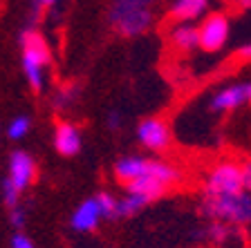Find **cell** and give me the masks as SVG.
<instances>
[{
  "mask_svg": "<svg viewBox=\"0 0 251 248\" xmlns=\"http://www.w3.org/2000/svg\"><path fill=\"white\" fill-rule=\"evenodd\" d=\"M200 212L206 222H225L231 226H251V192L233 195H202Z\"/></svg>",
  "mask_w": 251,
  "mask_h": 248,
  "instance_id": "obj_1",
  "label": "cell"
},
{
  "mask_svg": "<svg viewBox=\"0 0 251 248\" xmlns=\"http://www.w3.org/2000/svg\"><path fill=\"white\" fill-rule=\"evenodd\" d=\"M21 65L27 83L34 92H43L45 88V69L52 63L50 56V45L45 43L43 34L38 29H23L21 34Z\"/></svg>",
  "mask_w": 251,
  "mask_h": 248,
  "instance_id": "obj_2",
  "label": "cell"
},
{
  "mask_svg": "<svg viewBox=\"0 0 251 248\" xmlns=\"http://www.w3.org/2000/svg\"><path fill=\"white\" fill-rule=\"evenodd\" d=\"M182 179L179 170L175 165H171L168 161H162V159H151L148 157V165L144 175L139 179L126 183V192H132V195H139L144 197L148 203L159 199L168 188H173L177 181Z\"/></svg>",
  "mask_w": 251,
  "mask_h": 248,
  "instance_id": "obj_3",
  "label": "cell"
},
{
  "mask_svg": "<svg viewBox=\"0 0 251 248\" xmlns=\"http://www.w3.org/2000/svg\"><path fill=\"white\" fill-rule=\"evenodd\" d=\"M245 188V168L235 159H220L211 165L202 181V195H233Z\"/></svg>",
  "mask_w": 251,
  "mask_h": 248,
  "instance_id": "obj_4",
  "label": "cell"
},
{
  "mask_svg": "<svg viewBox=\"0 0 251 248\" xmlns=\"http://www.w3.org/2000/svg\"><path fill=\"white\" fill-rule=\"evenodd\" d=\"M108 21L119 36L135 38L151 29L152 11L146 7H110Z\"/></svg>",
  "mask_w": 251,
  "mask_h": 248,
  "instance_id": "obj_5",
  "label": "cell"
},
{
  "mask_svg": "<svg viewBox=\"0 0 251 248\" xmlns=\"http://www.w3.org/2000/svg\"><path fill=\"white\" fill-rule=\"evenodd\" d=\"M195 237L211 244L213 248H247L249 246V237H247L245 228L231 226V224H225V222H206L195 233Z\"/></svg>",
  "mask_w": 251,
  "mask_h": 248,
  "instance_id": "obj_6",
  "label": "cell"
},
{
  "mask_svg": "<svg viewBox=\"0 0 251 248\" xmlns=\"http://www.w3.org/2000/svg\"><path fill=\"white\" fill-rule=\"evenodd\" d=\"M231 25L225 14H209L200 23V47L204 52H220L229 43Z\"/></svg>",
  "mask_w": 251,
  "mask_h": 248,
  "instance_id": "obj_7",
  "label": "cell"
},
{
  "mask_svg": "<svg viewBox=\"0 0 251 248\" xmlns=\"http://www.w3.org/2000/svg\"><path fill=\"white\" fill-rule=\"evenodd\" d=\"M242 105H251V83H231L211 96L209 108L215 114L235 112Z\"/></svg>",
  "mask_w": 251,
  "mask_h": 248,
  "instance_id": "obj_8",
  "label": "cell"
},
{
  "mask_svg": "<svg viewBox=\"0 0 251 248\" xmlns=\"http://www.w3.org/2000/svg\"><path fill=\"white\" fill-rule=\"evenodd\" d=\"M137 139H139L141 148H146L148 152H164L171 145V130H168L166 121L157 119V116H148L137 125Z\"/></svg>",
  "mask_w": 251,
  "mask_h": 248,
  "instance_id": "obj_9",
  "label": "cell"
},
{
  "mask_svg": "<svg viewBox=\"0 0 251 248\" xmlns=\"http://www.w3.org/2000/svg\"><path fill=\"white\" fill-rule=\"evenodd\" d=\"M14 186L18 190H27V188L36 181V161L31 159L29 152L25 150H14L9 157V172H7Z\"/></svg>",
  "mask_w": 251,
  "mask_h": 248,
  "instance_id": "obj_10",
  "label": "cell"
},
{
  "mask_svg": "<svg viewBox=\"0 0 251 248\" xmlns=\"http://www.w3.org/2000/svg\"><path fill=\"white\" fill-rule=\"evenodd\" d=\"M101 219H103V212L99 208L97 197H92V199H85V202H81L74 208L72 217H70V226L76 233H90V230H94V228L99 226Z\"/></svg>",
  "mask_w": 251,
  "mask_h": 248,
  "instance_id": "obj_11",
  "label": "cell"
},
{
  "mask_svg": "<svg viewBox=\"0 0 251 248\" xmlns=\"http://www.w3.org/2000/svg\"><path fill=\"white\" fill-rule=\"evenodd\" d=\"M83 145V139H81V132L74 123L70 121H58L56 128H54V148H56L58 155L63 157H74L78 155Z\"/></svg>",
  "mask_w": 251,
  "mask_h": 248,
  "instance_id": "obj_12",
  "label": "cell"
},
{
  "mask_svg": "<svg viewBox=\"0 0 251 248\" xmlns=\"http://www.w3.org/2000/svg\"><path fill=\"white\" fill-rule=\"evenodd\" d=\"M209 0H173L168 7V16L175 23H195L206 16Z\"/></svg>",
  "mask_w": 251,
  "mask_h": 248,
  "instance_id": "obj_13",
  "label": "cell"
},
{
  "mask_svg": "<svg viewBox=\"0 0 251 248\" xmlns=\"http://www.w3.org/2000/svg\"><path fill=\"white\" fill-rule=\"evenodd\" d=\"M168 41L177 52H193L200 47V27L193 23H177L168 34Z\"/></svg>",
  "mask_w": 251,
  "mask_h": 248,
  "instance_id": "obj_14",
  "label": "cell"
},
{
  "mask_svg": "<svg viewBox=\"0 0 251 248\" xmlns=\"http://www.w3.org/2000/svg\"><path fill=\"white\" fill-rule=\"evenodd\" d=\"M146 165H148V157H141V155L121 157L115 163V177L121 183H130V181L139 179V177L144 175Z\"/></svg>",
  "mask_w": 251,
  "mask_h": 248,
  "instance_id": "obj_15",
  "label": "cell"
},
{
  "mask_svg": "<svg viewBox=\"0 0 251 248\" xmlns=\"http://www.w3.org/2000/svg\"><path fill=\"white\" fill-rule=\"evenodd\" d=\"M76 96H78V88L74 85V83H68V85H63V88H58L56 92H54L52 103H54L56 110H68V108L74 105Z\"/></svg>",
  "mask_w": 251,
  "mask_h": 248,
  "instance_id": "obj_16",
  "label": "cell"
},
{
  "mask_svg": "<svg viewBox=\"0 0 251 248\" xmlns=\"http://www.w3.org/2000/svg\"><path fill=\"white\" fill-rule=\"evenodd\" d=\"M29 130H31V119L25 116V114H18V116H14V119L9 121V125H7V136H9L11 141H21L29 135Z\"/></svg>",
  "mask_w": 251,
  "mask_h": 248,
  "instance_id": "obj_17",
  "label": "cell"
},
{
  "mask_svg": "<svg viewBox=\"0 0 251 248\" xmlns=\"http://www.w3.org/2000/svg\"><path fill=\"white\" fill-rule=\"evenodd\" d=\"M144 206H148V202L139 195L126 192V197L119 199V217H132L135 212H139Z\"/></svg>",
  "mask_w": 251,
  "mask_h": 248,
  "instance_id": "obj_18",
  "label": "cell"
},
{
  "mask_svg": "<svg viewBox=\"0 0 251 248\" xmlns=\"http://www.w3.org/2000/svg\"><path fill=\"white\" fill-rule=\"evenodd\" d=\"M97 197V202H99V208L103 212V219H117L119 217V199L115 195H110V192H99Z\"/></svg>",
  "mask_w": 251,
  "mask_h": 248,
  "instance_id": "obj_19",
  "label": "cell"
},
{
  "mask_svg": "<svg viewBox=\"0 0 251 248\" xmlns=\"http://www.w3.org/2000/svg\"><path fill=\"white\" fill-rule=\"evenodd\" d=\"M18 199H21V190L14 186V181L9 177H5L2 179V202L9 208H14V206H18Z\"/></svg>",
  "mask_w": 251,
  "mask_h": 248,
  "instance_id": "obj_20",
  "label": "cell"
},
{
  "mask_svg": "<svg viewBox=\"0 0 251 248\" xmlns=\"http://www.w3.org/2000/svg\"><path fill=\"white\" fill-rule=\"evenodd\" d=\"M25 222H27L25 208H21V206L9 208V224L14 230H23V228H25Z\"/></svg>",
  "mask_w": 251,
  "mask_h": 248,
  "instance_id": "obj_21",
  "label": "cell"
},
{
  "mask_svg": "<svg viewBox=\"0 0 251 248\" xmlns=\"http://www.w3.org/2000/svg\"><path fill=\"white\" fill-rule=\"evenodd\" d=\"M152 2H157V0H112L110 7H146V9H151Z\"/></svg>",
  "mask_w": 251,
  "mask_h": 248,
  "instance_id": "obj_22",
  "label": "cell"
},
{
  "mask_svg": "<svg viewBox=\"0 0 251 248\" xmlns=\"http://www.w3.org/2000/svg\"><path fill=\"white\" fill-rule=\"evenodd\" d=\"M105 123H108L110 130H119L121 123H124V114H121V110H110L108 116H105Z\"/></svg>",
  "mask_w": 251,
  "mask_h": 248,
  "instance_id": "obj_23",
  "label": "cell"
},
{
  "mask_svg": "<svg viewBox=\"0 0 251 248\" xmlns=\"http://www.w3.org/2000/svg\"><path fill=\"white\" fill-rule=\"evenodd\" d=\"M9 248H36V246H34V242H31L27 235L16 233L14 237H11V242H9Z\"/></svg>",
  "mask_w": 251,
  "mask_h": 248,
  "instance_id": "obj_24",
  "label": "cell"
},
{
  "mask_svg": "<svg viewBox=\"0 0 251 248\" xmlns=\"http://www.w3.org/2000/svg\"><path fill=\"white\" fill-rule=\"evenodd\" d=\"M58 0H34V16H38L43 9H50V7H54Z\"/></svg>",
  "mask_w": 251,
  "mask_h": 248,
  "instance_id": "obj_25",
  "label": "cell"
},
{
  "mask_svg": "<svg viewBox=\"0 0 251 248\" xmlns=\"http://www.w3.org/2000/svg\"><path fill=\"white\" fill-rule=\"evenodd\" d=\"M238 58H240V61H247V63L251 61V41H247L245 45L238 47Z\"/></svg>",
  "mask_w": 251,
  "mask_h": 248,
  "instance_id": "obj_26",
  "label": "cell"
},
{
  "mask_svg": "<svg viewBox=\"0 0 251 248\" xmlns=\"http://www.w3.org/2000/svg\"><path fill=\"white\" fill-rule=\"evenodd\" d=\"M242 168H245V188L251 192V157L247 161H242Z\"/></svg>",
  "mask_w": 251,
  "mask_h": 248,
  "instance_id": "obj_27",
  "label": "cell"
},
{
  "mask_svg": "<svg viewBox=\"0 0 251 248\" xmlns=\"http://www.w3.org/2000/svg\"><path fill=\"white\" fill-rule=\"evenodd\" d=\"M238 9H251V0H233Z\"/></svg>",
  "mask_w": 251,
  "mask_h": 248,
  "instance_id": "obj_28",
  "label": "cell"
}]
</instances>
